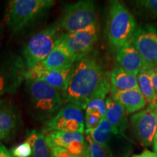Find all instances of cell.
<instances>
[{
  "label": "cell",
  "mask_w": 157,
  "mask_h": 157,
  "mask_svg": "<svg viewBox=\"0 0 157 157\" xmlns=\"http://www.w3.org/2000/svg\"><path fill=\"white\" fill-rule=\"evenodd\" d=\"M109 74L104 71L97 60L89 54L76 59L66 91L63 102L85 110L87 103L95 98H105L110 93Z\"/></svg>",
  "instance_id": "1"
},
{
  "label": "cell",
  "mask_w": 157,
  "mask_h": 157,
  "mask_svg": "<svg viewBox=\"0 0 157 157\" xmlns=\"http://www.w3.org/2000/svg\"><path fill=\"white\" fill-rule=\"evenodd\" d=\"M25 90L29 111L36 120L48 121L64 103L60 92L42 81L25 80Z\"/></svg>",
  "instance_id": "2"
},
{
  "label": "cell",
  "mask_w": 157,
  "mask_h": 157,
  "mask_svg": "<svg viewBox=\"0 0 157 157\" xmlns=\"http://www.w3.org/2000/svg\"><path fill=\"white\" fill-rule=\"evenodd\" d=\"M52 0H12L7 5L5 21L13 33L28 28L53 7Z\"/></svg>",
  "instance_id": "3"
},
{
  "label": "cell",
  "mask_w": 157,
  "mask_h": 157,
  "mask_svg": "<svg viewBox=\"0 0 157 157\" xmlns=\"http://www.w3.org/2000/svg\"><path fill=\"white\" fill-rule=\"evenodd\" d=\"M137 25L132 13L119 1H111L109 11L108 39L115 49L132 41Z\"/></svg>",
  "instance_id": "4"
},
{
  "label": "cell",
  "mask_w": 157,
  "mask_h": 157,
  "mask_svg": "<svg viewBox=\"0 0 157 157\" xmlns=\"http://www.w3.org/2000/svg\"><path fill=\"white\" fill-rule=\"evenodd\" d=\"M98 25L97 9L93 1L84 0L66 5L58 26L66 33H74Z\"/></svg>",
  "instance_id": "5"
},
{
  "label": "cell",
  "mask_w": 157,
  "mask_h": 157,
  "mask_svg": "<svg viewBox=\"0 0 157 157\" xmlns=\"http://www.w3.org/2000/svg\"><path fill=\"white\" fill-rule=\"evenodd\" d=\"M58 25H51L29 39L23 50V60L27 69L34 67L49 56L58 39Z\"/></svg>",
  "instance_id": "6"
},
{
  "label": "cell",
  "mask_w": 157,
  "mask_h": 157,
  "mask_svg": "<svg viewBox=\"0 0 157 157\" xmlns=\"http://www.w3.org/2000/svg\"><path fill=\"white\" fill-rule=\"evenodd\" d=\"M42 132L61 131L67 132H84V116L82 109L72 103L62 106L56 115L45 121Z\"/></svg>",
  "instance_id": "7"
},
{
  "label": "cell",
  "mask_w": 157,
  "mask_h": 157,
  "mask_svg": "<svg viewBox=\"0 0 157 157\" xmlns=\"http://www.w3.org/2000/svg\"><path fill=\"white\" fill-rule=\"evenodd\" d=\"M27 68L23 58L11 56L0 61V96L14 93L25 79Z\"/></svg>",
  "instance_id": "8"
},
{
  "label": "cell",
  "mask_w": 157,
  "mask_h": 157,
  "mask_svg": "<svg viewBox=\"0 0 157 157\" xmlns=\"http://www.w3.org/2000/svg\"><path fill=\"white\" fill-rule=\"evenodd\" d=\"M132 43L142 58L144 68H157V29L152 25L138 27Z\"/></svg>",
  "instance_id": "9"
},
{
  "label": "cell",
  "mask_w": 157,
  "mask_h": 157,
  "mask_svg": "<svg viewBox=\"0 0 157 157\" xmlns=\"http://www.w3.org/2000/svg\"><path fill=\"white\" fill-rule=\"evenodd\" d=\"M130 124L135 137L145 147L151 146L157 129V113L154 105L133 113Z\"/></svg>",
  "instance_id": "10"
},
{
  "label": "cell",
  "mask_w": 157,
  "mask_h": 157,
  "mask_svg": "<svg viewBox=\"0 0 157 157\" xmlns=\"http://www.w3.org/2000/svg\"><path fill=\"white\" fill-rule=\"evenodd\" d=\"M98 36V25H94L76 32L64 33L59 36V39L78 58L90 54L97 41Z\"/></svg>",
  "instance_id": "11"
},
{
  "label": "cell",
  "mask_w": 157,
  "mask_h": 157,
  "mask_svg": "<svg viewBox=\"0 0 157 157\" xmlns=\"http://www.w3.org/2000/svg\"><path fill=\"white\" fill-rule=\"evenodd\" d=\"M73 66L57 70H47L42 64L39 63L34 67L27 69L25 74V80H38L47 83L51 87L64 92L67 89L71 75Z\"/></svg>",
  "instance_id": "12"
},
{
  "label": "cell",
  "mask_w": 157,
  "mask_h": 157,
  "mask_svg": "<svg viewBox=\"0 0 157 157\" xmlns=\"http://www.w3.org/2000/svg\"><path fill=\"white\" fill-rule=\"evenodd\" d=\"M45 141L48 148L54 146L61 147L76 157L87 151V143L82 133L50 131L45 135Z\"/></svg>",
  "instance_id": "13"
},
{
  "label": "cell",
  "mask_w": 157,
  "mask_h": 157,
  "mask_svg": "<svg viewBox=\"0 0 157 157\" xmlns=\"http://www.w3.org/2000/svg\"><path fill=\"white\" fill-rule=\"evenodd\" d=\"M116 60L117 66L136 76L144 68L142 58L132 44V41L117 49Z\"/></svg>",
  "instance_id": "14"
},
{
  "label": "cell",
  "mask_w": 157,
  "mask_h": 157,
  "mask_svg": "<svg viewBox=\"0 0 157 157\" xmlns=\"http://www.w3.org/2000/svg\"><path fill=\"white\" fill-rule=\"evenodd\" d=\"M76 59L77 57L68 50L58 36L53 50L41 63L47 70H57L73 66Z\"/></svg>",
  "instance_id": "15"
},
{
  "label": "cell",
  "mask_w": 157,
  "mask_h": 157,
  "mask_svg": "<svg viewBox=\"0 0 157 157\" xmlns=\"http://www.w3.org/2000/svg\"><path fill=\"white\" fill-rule=\"evenodd\" d=\"M20 123L17 109L11 103L0 101V141L11 138Z\"/></svg>",
  "instance_id": "16"
},
{
  "label": "cell",
  "mask_w": 157,
  "mask_h": 157,
  "mask_svg": "<svg viewBox=\"0 0 157 157\" xmlns=\"http://www.w3.org/2000/svg\"><path fill=\"white\" fill-rule=\"evenodd\" d=\"M110 93L111 98L120 104L127 114L138 112L147 105V102L139 88L124 91H118L111 88Z\"/></svg>",
  "instance_id": "17"
},
{
  "label": "cell",
  "mask_w": 157,
  "mask_h": 157,
  "mask_svg": "<svg viewBox=\"0 0 157 157\" xmlns=\"http://www.w3.org/2000/svg\"><path fill=\"white\" fill-rule=\"evenodd\" d=\"M106 114L105 119L113 127V135L124 137L129 127L127 113L124 108L111 97L105 99Z\"/></svg>",
  "instance_id": "18"
},
{
  "label": "cell",
  "mask_w": 157,
  "mask_h": 157,
  "mask_svg": "<svg viewBox=\"0 0 157 157\" xmlns=\"http://www.w3.org/2000/svg\"><path fill=\"white\" fill-rule=\"evenodd\" d=\"M109 82L111 89L118 91L139 88L137 76L129 74L119 66H114L109 74Z\"/></svg>",
  "instance_id": "19"
},
{
  "label": "cell",
  "mask_w": 157,
  "mask_h": 157,
  "mask_svg": "<svg viewBox=\"0 0 157 157\" xmlns=\"http://www.w3.org/2000/svg\"><path fill=\"white\" fill-rule=\"evenodd\" d=\"M137 84L141 93L148 105H155L157 103V95L153 85L151 75L149 69L143 68L137 76Z\"/></svg>",
  "instance_id": "20"
},
{
  "label": "cell",
  "mask_w": 157,
  "mask_h": 157,
  "mask_svg": "<svg viewBox=\"0 0 157 157\" xmlns=\"http://www.w3.org/2000/svg\"><path fill=\"white\" fill-rule=\"evenodd\" d=\"M25 141L31 145L34 157H50L44 132H39L36 129L28 130Z\"/></svg>",
  "instance_id": "21"
},
{
  "label": "cell",
  "mask_w": 157,
  "mask_h": 157,
  "mask_svg": "<svg viewBox=\"0 0 157 157\" xmlns=\"http://www.w3.org/2000/svg\"><path fill=\"white\" fill-rule=\"evenodd\" d=\"M112 134H113L112 126L105 119V118H104L97 128H95L92 132L87 133L86 135H89L95 143L109 149V142L111 135Z\"/></svg>",
  "instance_id": "22"
},
{
  "label": "cell",
  "mask_w": 157,
  "mask_h": 157,
  "mask_svg": "<svg viewBox=\"0 0 157 157\" xmlns=\"http://www.w3.org/2000/svg\"><path fill=\"white\" fill-rule=\"evenodd\" d=\"M87 139V154L88 157H111L109 149L93 140L89 135H86Z\"/></svg>",
  "instance_id": "23"
},
{
  "label": "cell",
  "mask_w": 157,
  "mask_h": 157,
  "mask_svg": "<svg viewBox=\"0 0 157 157\" xmlns=\"http://www.w3.org/2000/svg\"><path fill=\"white\" fill-rule=\"evenodd\" d=\"M104 118L99 113L95 111H85L84 116V127H86L85 133H89L97 128Z\"/></svg>",
  "instance_id": "24"
},
{
  "label": "cell",
  "mask_w": 157,
  "mask_h": 157,
  "mask_svg": "<svg viewBox=\"0 0 157 157\" xmlns=\"http://www.w3.org/2000/svg\"><path fill=\"white\" fill-rule=\"evenodd\" d=\"M105 98H95L87 103L85 111H95L99 113L102 117L105 118L106 114V103Z\"/></svg>",
  "instance_id": "25"
},
{
  "label": "cell",
  "mask_w": 157,
  "mask_h": 157,
  "mask_svg": "<svg viewBox=\"0 0 157 157\" xmlns=\"http://www.w3.org/2000/svg\"><path fill=\"white\" fill-rule=\"evenodd\" d=\"M11 154L13 157H30L33 154L32 148L28 142L24 141L12 149Z\"/></svg>",
  "instance_id": "26"
},
{
  "label": "cell",
  "mask_w": 157,
  "mask_h": 157,
  "mask_svg": "<svg viewBox=\"0 0 157 157\" xmlns=\"http://www.w3.org/2000/svg\"><path fill=\"white\" fill-rule=\"evenodd\" d=\"M50 157H76L72 155L66 149L59 146H54L49 148Z\"/></svg>",
  "instance_id": "27"
},
{
  "label": "cell",
  "mask_w": 157,
  "mask_h": 157,
  "mask_svg": "<svg viewBox=\"0 0 157 157\" xmlns=\"http://www.w3.org/2000/svg\"><path fill=\"white\" fill-rule=\"evenodd\" d=\"M140 4L146 10L157 16V0H145L140 1Z\"/></svg>",
  "instance_id": "28"
},
{
  "label": "cell",
  "mask_w": 157,
  "mask_h": 157,
  "mask_svg": "<svg viewBox=\"0 0 157 157\" xmlns=\"http://www.w3.org/2000/svg\"><path fill=\"white\" fill-rule=\"evenodd\" d=\"M0 157H13L11 152L0 141Z\"/></svg>",
  "instance_id": "29"
},
{
  "label": "cell",
  "mask_w": 157,
  "mask_h": 157,
  "mask_svg": "<svg viewBox=\"0 0 157 157\" xmlns=\"http://www.w3.org/2000/svg\"><path fill=\"white\" fill-rule=\"evenodd\" d=\"M150 70L151 75V79L153 82V85H154L155 91L157 95V68H151Z\"/></svg>",
  "instance_id": "30"
},
{
  "label": "cell",
  "mask_w": 157,
  "mask_h": 157,
  "mask_svg": "<svg viewBox=\"0 0 157 157\" xmlns=\"http://www.w3.org/2000/svg\"><path fill=\"white\" fill-rule=\"evenodd\" d=\"M132 157H157V154L155 152H151L148 150H145L140 154H136Z\"/></svg>",
  "instance_id": "31"
},
{
  "label": "cell",
  "mask_w": 157,
  "mask_h": 157,
  "mask_svg": "<svg viewBox=\"0 0 157 157\" xmlns=\"http://www.w3.org/2000/svg\"><path fill=\"white\" fill-rule=\"evenodd\" d=\"M153 146H154V151L156 154L157 153V129H156V134L154 135V140H153Z\"/></svg>",
  "instance_id": "32"
},
{
  "label": "cell",
  "mask_w": 157,
  "mask_h": 157,
  "mask_svg": "<svg viewBox=\"0 0 157 157\" xmlns=\"http://www.w3.org/2000/svg\"><path fill=\"white\" fill-rule=\"evenodd\" d=\"M78 157H88L87 156V151H86L85 153H84V154H82V156H78Z\"/></svg>",
  "instance_id": "33"
},
{
  "label": "cell",
  "mask_w": 157,
  "mask_h": 157,
  "mask_svg": "<svg viewBox=\"0 0 157 157\" xmlns=\"http://www.w3.org/2000/svg\"><path fill=\"white\" fill-rule=\"evenodd\" d=\"M155 108H156V113H157V103L155 105Z\"/></svg>",
  "instance_id": "34"
},
{
  "label": "cell",
  "mask_w": 157,
  "mask_h": 157,
  "mask_svg": "<svg viewBox=\"0 0 157 157\" xmlns=\"http://www.w3.org/2000/svg\"><path fill=\"white\" fill-rule=\"evenodd\" d=\"M1 36H2V31L1 29H0V38H1Z\"/></svg>",
  "instance_id": "35"
}]
</instances>
